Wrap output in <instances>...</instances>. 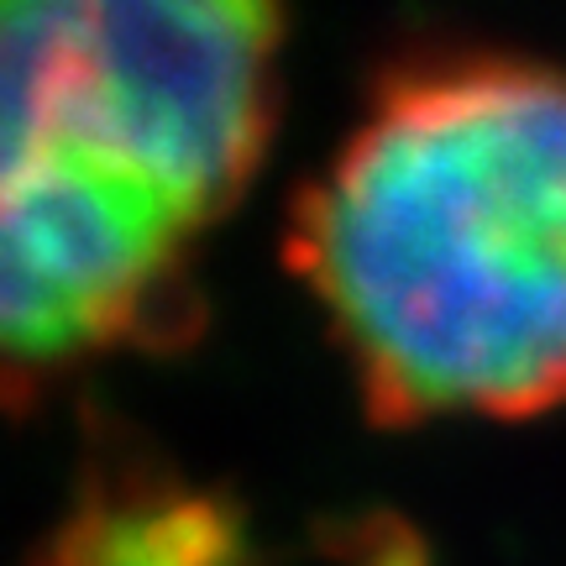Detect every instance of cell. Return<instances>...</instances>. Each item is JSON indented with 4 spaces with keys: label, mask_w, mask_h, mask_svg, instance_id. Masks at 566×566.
<instances>
[{
    "label": "cell",
    "mask_w": 566,
    "mask_h": 566,
    "mask_svg": "<svg viewBox=\"0 0 566 566\" xmlns=\"http://www.w3.org/2000/svg\"><path fill=\"white\" fill-rule=\"evenodd\" d=\"M0 163L195 237L252 168L279 17L258 0H11Z\"/></svg>",
    "instance_id": "obj_2"
},
{
    "label": "cell",
    "mask_w": 566,
    "mask_h": 566,
    "mask_svg": "<svg viewBox=\"0 0 566 566\" xmlns=\"http://www.w3.org/2000/svg\"><path fill=\"white\" fill-rule=\"evenodd\" d=\"M289 258L388 420L566 399V74H394L300 195Z\"/></svg>",
    "instance_id": "obj_1"
}]
</instances>
